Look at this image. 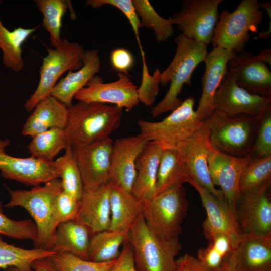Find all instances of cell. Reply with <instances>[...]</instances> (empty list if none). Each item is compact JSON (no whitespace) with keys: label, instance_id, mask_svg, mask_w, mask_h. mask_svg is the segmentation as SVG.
Here are the masks:
<instances>
[{"label":"cell","instance_id":"cell-1","mask_svg":"<svg viewBox=\"0 0 271 271\" xmlns=\"http://www.w3.org/2000/svg\"><path fill=\"white\" fill-rule=\"evenodd\" d=\"M122 109L95 102L71 105L64 128L68 144L74 148L110 137L120 126Z\"/></svg>","mask_w":271,"mask_h":271},{"label":"cell","instance_id":"cell-2","mask_svg":"<svg viewBox=\"0 0 271 271\" xmlns=\"http://www.w3.org/2000/svg\"><path fill=\"white\" fill-rule=\"evenodd\" d=\"M176 49L171 63L160 73V84L170 86L163 98L151 111L156 117L168 111H173L182 102L178 96L184 84L190 85L191 76L197 66L207 55V45L189 39L182 33L175 38Z\"/></svg>","mask_w":271,"mask_h":271},{"label":"cell","instance_id":"cell-3","mask_svg":"<svg viewBox=\"0 0 271 271\" xmlns=\"http://www.w3.org/2000/svg\"><path fill=\"white\" fill-rule=\"evenodd\" d=\"M7 189L11 199L4 207H21L27 210L37 227L34 248L51 251L56 229L54 225L55 203L62 190L60 179H52L29 190Z\"/></svg>","mask_w":271,"mask_h":271},{"label":"cell","instance_id":"cell-4","mask_svg":"<svg viewBox=\"0 0 271 271\" xmlns=\"http://www.w3.org/2000/svg\"><path fill=\"white\" fill-rule=\"evenodd\" d=\"M128 240L137 271H174L176 256L182 249L179 238L166 239L155 234L142 213L129 229Z\"/></svg>","mask_w":271,"mask_h":271},{"label":"cell","instance_id":"cell-5","mask_svg":"<svg viewBox=\"0 0 271 271\" xmlns=\"http://www.w3.org/2000/svg\"><path fill=\"white\" fill-rule=\"evenodd\" d=\"M265 115L224 117L213 112L204 122L208 140L214 147L227 155L237 157L251 155L259 127Z\"/></svg>","mask_w":271,"mask_h":271},{"label":"cell","instance_id":"cell-6","mask_svg":"<svg viewBox=\"0 0 271 271\" xmlns=\"http://www.w3.org/2000/svg\"><path fill=\"white\" fill-rule=\"evenodd\" d=\"M142 203V214L150 230L164 239L179 238L189 206L183 185L164 191Z\"/></svg>","mask_w":271,"mask_h":271},{"label":"cell","instance_id":"cell-7","mask_svg":"<svg viewBox=\"0 0 271 271\" xmlns=\"http://www.w3.org/2000/svg\"><path fill=\"white\" fill-rule=\"evenodd\" d=\"M195 98L190 96L163 120L138 122L140 134L148 142L162 148H176L181 143L193 137L203 126L194 109Z\"/></svg>","mask_w":271,"mask_h":271},{"label":"cell","instance_id":"cell-8","mask_svg":"<svg viewBox=\"0 0 271 271\" xmlns=\"http://www.w3.org/2000/svg\"><path fill=\"white\" fill-rule=\"evenodd\" d=\"M257 0H243L230 12L223 10L219 15L211 42L220 47L238 53L250 39L249 33L257 32L262 23L263 12Z\"/></svg>","mask_w":271,"mask_h":271},{"label":"cell","instance_id":"cell-9","mask_svg":"<svg viewBox=\"0 0 271 271\" xmlns=\"http://www.w3.org/2000/svg\"><path fill=\"white\" fill-rule=\"evenodd\" d=\"M47 50L40 68L38 86L24 105L28 112L32 111L41 101L51 95L62 74L67 71H77L83 64L85 50L77 42L64 39L59 47Z\"/></svg>","mask_w":271,"mask_h":271},{"label":"cell","instance_id":"cell-10","mask_svg":"<svg viewBox=\"0 0 271 271\" xmlns=\"http://www.w3.org/2000/svg\"><path fill=\"white\" fill-rule=\"evenodd\" d=\"M213 108L215 113L224 117L263 116L271 111V96L254 94L241 88L236 83L235 72L228 69L214 94Z\"/></svg>","mask_w":271,"mask_h":271},{"label":"cell","instance_id":"cell-11","mask_svg":"<svg viewBox=\"0 0 271 271\" xmlns=\"http://www.w3.org/2000/svg\"><path fill=\"white\" fill-rule=\"evenodd\" d=\"M222 0H185L182 10L172 15L177 25L187 38L206 45L211 42L219 18V5Z\"/></svg>","mask_w":271,"mask_h":271},{"label":"cell","instance_id":"cell-12","mask_svg":"<svg viewBox=\"0 0 271 271\" xmlns=\"http://www.w3.org/2000/svg\"><path fill=\"white\" fill-rule=\"evenodd\" d=\"M207 161L209 175L214 185L221 188L224 202L237 216V210L241 197L239 180L241 174L253 158L232 156L214 147L209 142Z\"/></svg>","mask_w":271,"mask_h":271},{"label":"cell","instance_id":"cell-13","mask_svg":"<svg viewBox=\"0 0 271 271\" xmlns=\"http://www.w3.org/2000/svg\"><path fill=\"white\" fill-rule=\"evenodd\" d=\"M10 141L0 140V171L1 176L34 186L59 178L60 165L59 161H46L31 156L15 157L8 155L5 149Z\"/></svg>","mask_w":271,"mask_h":271},{"label":"cell","instance_id":"cell-14","mask_svg":"<svg viewBox=\"0 0 271 271\" xmlns=\"http://www.w3.org/2000/svg\"><path fill=\"white\" fill-rule=\"evenodd\" d=\"M113 144L112 139L108 137L73 148L84 190L94 189L109 182Z\"/></svg>","mask_w":271,"mask_h":271},{"label":"cell","instance_id":"cell-15","mask_svg":"<svg viewBox=\"0 0 271 271\" xmlns=\"http://www.w3.org/2000/svg\"><path fill=\"white\" fill-rule=\"evenodd\" d=\"M117 76L116 81L110 83H104L101 78L94 76L74 98L84 102L111 103L132 110L140 103L138 88L126 73H119Z\"/></svg>","mask_w":271,"mask_h":271},{"label":"cell","instance_id":"cell-16","mask_svg":"<svg viewBox=\"0 0 271 271\" xmlns=\"http://www.w3.org/2000/svg\"><path fill=\"white\" fill-rule=\"evenodd\" d=\"M271 180L241 193L237 214L243 232L271 234Z\"/></svg>","mask_w":271,"mask_h":271},{"label":"cell","instance_id":"cell-17","mask_svg":"<svg viewBox=\"0 0 271 271\" xmlns=\"http://www.w3.org/2000/svg\"><path fill=\"white\" fill-rule=\"evenodd\" d=\"M209 144L204 122L197 133L180 143L175 149L179 153L193 180L217 199L224 201L223 193L215 188L209 175L207 161Z\"/></svg>","mask_w":271,"mask_h":271},{"label":"cell","instance_id":"cell-18","mask_svg":"<svg viewBox=\"0 0 271 271\" xmlns=\"http://www.w3.org/2000/svg\"><path fill=\"white\" fill-rule=\"evenodd\" d=\"M148 143L140 134L118 139L113 142L110 183L131 192L136 175V161Z\"/></svg>","mask_w":271,"mask_h":271},{"label":"cell","instance_id":"cell-19","mask_svg":"<svg viewBox=\"0 0 271 271\" xmlns=\"http://www.w3.org/2000/svg\"><path fill=\"white\" fill-rule=\"evenodd\" d=\"M198 192L207 217L202 228L205 237L208 239L215 233L228 235L236 245L243 233L237 216L230 210L224 201H222L204 188L192 180L190 184Z\"/></svg>","mask_w":271,"mask_h":271},{"label":"cell","instance_id":"cell-20","mask_svg":"<svg viewBox=\"0 0 271 271\" xmlns=\"http://www.w3.org/2000/svg\"><path fill=\"white\" fill-rule=\"evenodd\" d=\"M227 67L235 72L238 86L254 94L271 96V72L253 54L245 50L233 52Z\"/></svg>","mask_w":271,"mask_h":271},{"label":"cell","instance_id":"cell-21","mask_svg":"<svg viewBox=\"0 0 271 271\" xmlns=\"http://www.w3.org/2000/svg\"><path fill=\"white\" fill-rule=\"evenodd\" d=\"M233 52L215 47L207 53L204 62L205 72L201 79L202 94L195 111L199 119L204 122L213 114L215 93L228 71V63Z\"/></svg>","mask_w":271,"mask_h":271},{"label":"cell","instance_id":"cell-22","mask_svg":"<svg viewBox=\"0 0 271 271\" xmlns=\"http://www.w3.org/2000/svg\"><path fill=\"white\" fill-rule=\"evenodd\" d=\"M111 188L108 182L94 189L84 190L76 220L87 226L93 234L110 229Z\"/></svg>","mask_w":271,"mask_h":271},{"label":"cell","instance_id":"cell-23","mask_svg":"<svg viewBox=\"0 0 271 271\" xmlns=\"http://www.w3.org/2000/svg\"><path fill=\"white\" fill-rule=\"evenodd\" d=\"M234 253L238 271H271V234L243 232Z\"/></svg>","mask_w":271,"mask_h":271},{"label":"cell","instance_id":"cell-24","mask_svg":"<svg viewBox=\"0 0 271 271\" xmlns=\"http://www.w3.org/2000/svg\"><path fill=\"white\" fill-rule=\"evenodd\" d=\"M83 66L74 72L69 71L53 88L51 95L67 108L72 105V100L77 92L85 87L100 70L101 62L96 49L85 50Z\"/></svg>","mask_w":271,"mask_h":271},{"label":"cell","instance_id":"cell-25","mask_svg":"<svg viewBox=\"0 0 271 271\" xmlns=\"http://www.w3.org/2000/svg\"><path fill=\"white\" fill-rule=\"evenodd\" d=\"M163 149L156 143L148 142L139 156L136 175L131 193L141 201H148L156 194L158 170Z\"/></svg>","mask_w":271,"mask_h":271},{"label":"cell","instance_id":"cell-26","mask_svg":"<svg viewBox=\"0 0 271 271\" xmlns=\"http://www.w3.org/2000/svg\"><path fill=\"white\" fill-rule=\"evenodd\" d=\"M68 108L51 95L41 101L23 125L22 133L33 136L52 128L64 129Z\"/></svg>","mask_w":271,"mask_h":271},{"label":"cell","instance_id":"cell-27","mask_svg":"<svg viewBox=\"0 0 271 271\" xmlns=\"http://www.w3.org/2000/svg\"><path fill=\"white\" fill-rule=\"evenodd\" d=\"M92 234L87 226L76 220L62 222L56 228L51 251L70 253L89 260V248Z\"/></svg>","mask_w":271,"mask_h":271},{"label":"cell","instance_id":"cell-28","mask_svg":"<svg viewBox=\"0 0 271 271\" xmlns=\"http://www.w3.org/2000/svg\"><path fill=\"white\" fill-rule=\"evenodd\" d=\"M110 230L129 229L142 213V201L131 192L111 184Z\"/></svg>","mask_w":271,"mask_h":271},{"label":"cell","instance_id":"cell-29","mask_svg":"<svg viewBox=\"0 0 271 271\" xmlns=\"http://www.w3.org/2000/svg\"><path fill=\"white\" fill-rule=\"evenodd\" d=\"M193 180L179 153L175 148L164 149L160 161L156 194Z\"/></svg>","mask_w":271,"mask_h":271},{"label":"cell","instance_id":"cell-30","mask_svg":"<svg viewBox=\"0 0 271 271\" xmlns=\"http://www.w3.org/2000/svg\"><path fill=\"white\" fill-rule=\"evenodd\" d=\"M1 3L0 1V5ZM38 27L25 28L20 26L11 31L3 25L0 17V48L3 52V63L6 68L16 72L23 69V44Z\"/></svg>","mask_w":271,"mask_h":271},{"label":"cell","instance_id":"cell-31","mask_svg":"<svg viewBox=\"0 0 271 271\" xmlns=\"http://www.w3.org/2000/svg\"><path fill=\"white\" fill-rule=\"evenodd\" d=\"M129 229H107L92 234L89 252V260L107 262L117 259L120 248L128 239Z\"/></svg>","mask_w":271,"mask_h":271},{"label":"cell","instance_id":"cell-32","mask_svg":"<svg viewBox=\"0 0 271 271\" xmlns=\"http://www.w3.org/2000/svg\"><path fill=\"white\" fill-rule=\"evenodd\" d=\"M55 253L43 249L17 247L5 242L0 235V269L15 267L24 271H33L32 264L35 260L49 257Z\"/></svg>","mask_w":271,"mask_h":271},{"label":"cell","instance_id":"cell-33","mask_svg":"<svg viewBox=\"0 0 271 271\" xmlns=\"http://www.w3.org/2000/svg\"><path fill=\"white\" fill-rule=\"evenodd\" d=\"M32 138L28 146L31 156L46 161H54L58 154L69 145L63 128H52Z\"/></svg>","mask_w":271,"mask_h":271},{"label":"cell","instance_id":"cell-34","mask_svg":"<svg viewBox=\"0 0 271 271\" xmlns=\"http://www.w3.org/2000/svg\"><path fill=\"white\" fill-rule=\"evenodd\" d=\"M37 8L43 15L42 25L49 34L50 44L54 48L59 47L61 38L62 19L70 3L65 0H35Z\"/></svg>","mask_w":271,"mask_h":271},{"label":"cell","instance_id":"cell-35","mask_svg":"<svg viewBox=\"0 0 271 271\" xmlns=\"http://www.w3.org/2000/svg\"><path fill=\"white\" fill-rule=\"evenodd\" d=\"M142 26L150 28L155 33L157 42H166L174 34L171 18L160 16L148 0H132Z\"/></svg>","mask_w":271,"mask_h":271},{"label":"cell","instance_id":"cell-36","mask_svg":"<svg viewBox=\"0 0 271 271\" xmlns=\"http://www.w3.org/2000/svg\"><path fill=\"white\" fill-rule=\"evenodd\" d=\"M63 156L57 159L60 165V178L62 190L80 200L84 186L73 149L68 145Z\"/></svg>","mask_w":271,"mask_h":271},{"label":"cell","instance_id":"cell-37","mask_svg":"<svg viewBox=\"0 0 271 271\" xmlns=\"http://www.w3.org/2000/svg\"><path fill=\"white\" fill-rule=\"evenodd\" d=\"M271 180V156L253 158L244 169L239 180L240 193L255 189Z\"/></svg>","mask_w":271,"mask_h":271},{"label":"cell","instance_id":"cell-38","mask_svg":"<svg viewBox=\"0 0 271 271\" xmlns=\"http://www.w3.org/2000/svg\"><path fill=\"white\" fill-rule=\"evenodd\" d=\"M48 258L60 271H108L118 259L96 262L67 253H56Z\"/></svg>","mask_w":271,"mask_h":271},{"label":"cell","instance_id":"cell-39","mask_svg":"<svg viewBox=\"0 0 271 271\" xmlns=\"http://www.w3.org/2000/svg\"><path fill=\"white\" fill-rule=\"evenodd\" d=\"M0 235L16 239H30L34 242L37 239V227L31 219L15 220L8 217L0 200Z\"/></svg>","mask_w":271,"mask_h":271},{"label":"cell","instance_id":"cell-40","mask_svg":"<svg viewBox=\"0 0 271 271\" xmlns=\"http://www.w3.org/2000/svg\"><path fill=\"white\" fill-rule=\"evenodd\" d=\"M143 61L142 80L138 88L139 102L146 106H151L154 103L159 90L160 71L157 69L153 75H150L145 61L144 52L141 53Z\"/></svg>","mask_w":271,"mask_h":271},{"label":"cell","instance_id":"cell-41","mask_svg":"<svg viewBox=\"0 0 271 271\" xmlns=\"http://www.w3.org/2000/svg\"><path fill=\"white\" fill-rule=\"evenodd\" d=\"M86 4L96 9L99 8L105 5H109L120 10L127 18L131 26L139 46L140 52L144 51L139 36V29L142 26L132 0H88L86 1Z\"/></svg>","mask_w":271,"mask_h":271},{"label":"cell","instance_id":"cell-42","mask_svg":"<svg viewBox=\"0 0 271 271\" xmlns=\"http://www.w3.org/2000/svg\"><path fill=\"white\" fill-rule=\"evenodd\" d=\"M80 205V200L62 190L55 203L54 225L55 228L62 222L76 220Z\"/></svg>","mask_w":271,"mask_h":271},{"label":"cell","instance_id":"cell-43","mask_svg":"<svg viewBox=\"0 0 271 271\" xmlns=\"http://www.w3.org/2000/svg\"><path fill=\"white\" fill-rule=\"evenodd\" d=\"M251 156L253 158L271 156V111L261 122Z\"/></svg>","mask_w":271,"mask_h":271},{"label":"cell","instance_id":"cell-44","mask_svg":"<svg viewBox=\"0 0 271 271\" xmlns=\"http://www.w3.org/2000/svg\"><path fill=\"white\" fill-rule=\"evenodd\" d=\"M197 258L201 263L211 271H217L224 258L211 245L200 248L197 251Z\"/></svg>","mask_w":271,"mask_h":271},{"label":"cell","instance_id":"cell-45","mask_svg":"<svg viewBox=\"0 0 271 271\" xmlns=\"http://www.w3.org/2000/svg\"><path fill=\"white\" fill-rule=\"evenodd\" d=\"M110 61L112 67L119 73H127L134 63L132 54L124 48L113 50L110 55Z\"/></svg>","mask_w":271,"mask_h":271},{"label":"cell","instance_id":"cell-46","mask_svg":"<svg viewBox=\"0 0 271 271\" xmlns=\"http://www.w3.org/2000/svg\"><path fill=\"white\" fill-rule=\"evenodd\" d=\"M108 271H137L134 264L133 249L128 239L123 244L116 263Z\"/></svg>","mask_w":271,"mask_h":271},{"label":"cell","instance_id":"cell-47","mask_svg":"<svg viewBox=\"0 0 271 271\" xmlns=\"http://www.w3.org/2000/svg\"><path fill=\"white\" fill-rule=\"evenodd\" d=\"M174 271H211L206 268L197 258L186 253L176 260Z\"/></svg>","mask_w":271,"mask_h":271},{"label":"cell","instance_id":"cell-48","mask_svg":"<svg viewBox=\"0 0 271 271\" xmlns=\"http://www.w3.org/2000/svg\"><path fill=\"white\" fill-rule=\"evenodd\" d=\"M32 268L35 271H60L48 257L35 260Z\"/></svg>","mask_w":271,"mask_h":271},{"label":"cell","instance_id":"cell-49","mask_svg":"<svg viewBox=\"0 0 271 271\" xmlns=\"http://www.w3.org/2000/svg\"><path fill=\"white\" fill-rule=\"evenodd\" d=\"M234 251L223 259L217 271H238L236 266Z\"/></svg>","mask_w":271,"mask_h":271},{"label":"cell","instance_id":"cell-50","mask_svg":"<svg viewBox=\"0 0 271 271\" xmlns=\"http://www.w3.org/2000/svg\"><path fill=\"white\" fill-rule=\"evenodd\" d=\"M257 59L264 63L271 64V50L267 48L262 50L258 55H255Z\"/></svg>","mask_w":271,"mask_h":271},{"label":"cell","instance_id":"cell-51","mask_svg":"<svg viewBox=\"0 0 271 271\" xmlns=\"http://www.w3.org/2000/svg\"><path fill=\"white\" fill-rule=\"evenodd\" d=\"M3 271H24L15 267H9L4 269Z\"/></svg>","mask_w":271,"mask_h":271}]
</instances>
